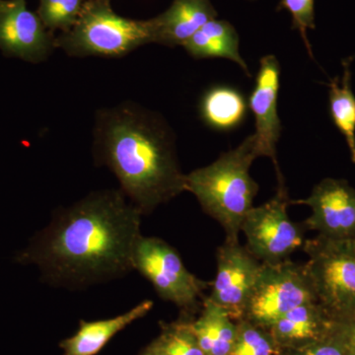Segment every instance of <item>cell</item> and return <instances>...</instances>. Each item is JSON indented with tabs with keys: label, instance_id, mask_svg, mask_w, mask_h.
I'll use <instances>...</instances> for the list:
<instances>
[{
	"label": "cell",
	"instance_id": "cell-10",
	"mask_svg": "<svg viewBox=\"0 0 355 355\" xmlns=\"http://www.w3.org/2000/svg\"><path fill=\"white\" fill-rule=\"evenodd\" d=\"M291 203L310 207L312 214L304 224L318 235L335 240L355 238V189L345 180H322L309 197Z\"/></svg>",
	"mask_w": 355,
	"mask_h": 355
},
{
	"label": "cell",
	"instance_id": "cell-18",
	"mask_svg": "<svg viewBox=\"0 0 355 355\" xmlns=\"http://www.w3.org/2000/svg\"><path fill=\"white\" fill-rule=\"evenodd\" d=\"M191 327L203 354L230 355L237 324L225 310L205 297L202 314L191 322Z\"/></svg>",
	"mask_w": 355,
	"mask_h": 355
},
{
	"label": "cell",
	"instance_id": "cell-2",
	"mask_svg": "<svg viewBox=\"0 0 355 355\" xmlns=\"http://www.w3.org/2000/svg\"><path fill=\"white\" fill-rule=\"evenodd\" d=\"M93 153L142 216L186 191L171 130L164 119L139 105L123 103L98 112Z\"/></svg>",
	"mask_w": 355,
	"mask_h": 355
},
{
	"label": "cell",
	"instance_id": "cell-23",
	"mask_svg": "<svg viewBox=\"0 0 355 355\" xmlns=\"http://www.w3.org/2000/svg\"><path fill=\"white\" fill-rule=\"evenodd\" d=\"M286 9L291 14L292 29L298 30L304 42L306 48L313 58L311 44L307 37L308 30H314L315 0H280L277 10Z\"/></svg>",
	"mask_w": 355,
	"mask_h": 355
},
{
	"label": "cell",
	"instance_id": "cell-17",
	"mask_svg": "<svg viewBox=\"0 0 355 355\" xmlns=\"http://www.w3.org/2000/svg\"><path fill=\"white\" fill-rule=\"evenodd\" d=\"M200 118L207 127L218 132L235 130L247 118L246 98L238 89L216 85L205 91L200 99Z\"/></svg>",
	"mask_w": 355,
	"mask_h": 355
},
{
	"label": "cell",
	"instance_id": "cell-6",
	"mask_svg": "<svg viewBox=\"0 0 355 355\" xmlns=\"http://www.w3.org/2000/svg\"><path fill=\"white\" fill-rule=\"evenodd\" d=\"M133 270L153 284L159 297L187 314L202 305L203 292L210 286L189 272L177 250L157 237L139 238L133 254Z\"/></svg>",
	"mask_w": 355,
	"mask_h": 355
},
{
	"label": "cell",
	"instance_id": "cell-19",
	"mask_svg": "<svg viewBox=\"0 0 355 355\" xmlns=\"http://www.w3.org/2000/svg\"><path fill=\"white\" fill-rule=\"evenodd\" d=\"M354 57L343 60V74L342 81L336 77L331 80L329 101L333 123L340 130L347 146L350 158L355 164V96L352 89V65Z\"/></svg>",
	"mask_w": 355,
	"mask_h": 355
},
{
	"label": "cell",
	"instance_id": "cell-11",
	"mask_svg": "<svg viewBox=\"0 0 355 355\" xmlns=\"http://www.w3.org/2000/svg\"><path fill=\"white\" fill-rule=\"evenodd\" d=\"M55 37L27 0H0V50L29 62H42L55 48Z\"/></svg>",
	"mask_w": 355,
	"mask_h": 355
},
{
	"label": "cell",
	"instance_id": "cell-24",
	"mask_svg": "<svg viewBox=\"0 0 355 355\" xmlns=\"http://www.w3.org/2000/svg\"><path fill=\"white\" fill-rule=\"evenodd\" d=\"M350 352L352 350L345 338L343 323H340L330 335L307 347L296 349L292 355H350Z\"/></svg>",
	"mask_w": 355,
	"mask_h": 355
},
{
	"label": "cell",
	"instance_id": "cell-8",
	"mask_svg": "<svg viewBox=\"0 0 355 355\" xmlns=\"http://www.w3.org/2000/svg\"><path fill=\"white\" fill-rule=\"evenodd\" d=\"M288 205L291 200L286 184H279L275 197L261 207H254L242 222L241 232L246 236L247 249L261 263L288 260L291 254L304 245L305 224L289 218Z\"/></svg>",
	"mask_w": 355,
	"mask_h": 355
},
{
	"label": "cell",
	"instance_id": "cell-15",
	"mask_svg": "<svg viewBox=\"0 0 355 355\" xmlns=\"http://www.w3.org/2000/svg\"><path fill=\"white\" fill-rule=\"evenodd\" d=\"M153 308L151 300H144L123 314L99 321H80L73 336L60 343L64 355H96L116 334L133 322L146 317Z\"/></svg>",
	"mask_w": 355,
	"mask_h": 355
},
{
	"label": "cell",
	"instance_id": "cell-13",
	"mask_svg": "<svg viewBox=\"0 0 355 355\" xmlns=\"http://www.w3.org/2000/svg\"><path fill=\"white\" fill-rule=\"evenodd\" d=\"M338 324L319 302H309L289 311L268 330L280 347L296 350L330 335Z\"/></svg>",
	"mask_w": 355,
	"mask_h": 355
},
{
	"label": "cell",
	"instance_id": "cell-27",
	"mask_svg": "<svg viewBox=\"0 0 355 355\" xmlns=\"http://www.w3.org/2000/svg\"><path fill=\"white\" fill-rule=\"evenodd\" d=\"M350 355H355V352H350Z\"/></svg>",
	"mask_w": 355,
	"mask_h": 355
},
{
	"label": "cell",
	"instance_id": "cell-3",
	"mask_svg": "<svg viewBox=\"0 0 355 355\" xmlns=\"http://www.w3.org/2000/svg\"><path fill=\"white\" fill-rule=\"evenodd\" d=\"M261 157L254 133L216 161L186 174V191L197 198L203 211L225 231L226 242H239L242 222L253 209L259 184L250 176L254 159Z\"/></svg>",
	"mask_w": 355,
	"mask_h": 355
},
{
	"label": "cell",
	"instance_id": "cell-25",
	"mask_svg": "<svg viewBox=\"0 0 355 355\" xmlns=\"http://www.w3.org/2000/svg\"><path fill=\"white\" fill-rule=\"evenodd\" d=\"M343 329H345V335L349 349L352 352H355V317L349 322L343 323Z\"/></svg>",
	"mask_w": 355,
	"mask_h": 355
},
{
	"label": "cell",
	"instance_id": "cell-4",
	"mask_svg": "<svg viewBox=\"0 0 355 355\" xmlns=\"http://www.w3.org/2000/svg\"><path fill=\"white\" fill-rule=\"evenodd\" d=\"M156 43L153 18L135 20L114 12L111 0H86L76 24L55 39L69 57L121 58Z\"/></svg>",
	"mask_w": 355,
	"mask_h": 355
},
{
	"label": "cell",
	"instance_id": "cell-21",
	"mask_svg": "<svg viewBox=\"0 0 355 355\" xmlns=\"http://www.w3.org/2000/svg\"><path fill=\"white\" fill-rule=\"evenodd\" d=\"M86 0H39L37 14L53 33L67 32L76 24Z\"/></svg>",
	"mask_w": 355,
	"mask_h": 355
},
{
	"label": "cell",
	"instance_id": "cell-1",
	"mask_svg": "<svg viewBox=\"0 0 355 355\" xmlns=\"http://www.w3.org/2000/svg\"><path fill=\"white\" fill-rule=\"evenodd\" d=\"M142 214L121 190L92 191L60 209L16 257L44 282L70 291L125 277L141 237Z\"/></svg>",
	"mask_w": 355,
	"mask_h": 355
},
{
	"label": "cell",
	"instance_id": "cell-16",
	"mask_svg": "<svg viewBox=\"0 0 355 355\" xmlns=\"http://www.w3.org/2000/svg\"><path fill=\"white\" fill-rule=\"evenodd\" d=\"M183 48L195 58H227L251 76L246 62L239 53L238 33L227 21L216 18L210 20L184 44Z\"/></svg>",
	"mask_w": 355,
	"mask_h": 355
},
{
	"label": "cell",
	"instance_id": "cell-26",
	"mask_svg": "<svg viewBox=\"0 0 355 355\" xmlns=\"http://www.w3.org/2000/svg\"><path fill=\"white\" fill-rule=\"evenodd\" d=\"M140 355H164L162 349H161L160 345H159L157 338L151 343L148 347H146Z\"/></svg>",
	"mask_w": 355,
	"mask_h": 355
},
{
	"label": "cell",
	"instance_id": "cell-20",
	"mask_svg": "<svg viewBox=\"0 0 355 355\" xmlns=\"http://www.w3.org/2000/svg\"><path fill=\"white\" fill-rule=\"evenodd\" d=\"M230 355H282V347L270 331L246 319L238 321Z\"/></svg>",
	"mask_w": 355,
	"mask_h": 355
},
{
	"label": "cell",
	"instance_id": "cell-14",
	"mask_svg": "<svg viewBox=\"0 0 355 355\" xmlns=\"http://www.w3.org/2000/svg\"><path fill=\"white\" fill-rule=\"evenodd\" d=\"M217 12L210 0H174L164 12L153 18L156 44L183 46Z\"/></svg>",
	"mask_w": 355,
	"mask_h": 355
},
{
	"label": "cell",
	"instance_id": "cell-9",
	"mask_svg": "<svg viewBox=\"0 0 355 355\" xmlns=\"http://www.w3.org/2000/svg\"><path fill=\"white\" fill-rule=\"evenodd\" d=\"M217 272L207 299L242 320L252 291L260 275L261 263L240 243L226 242L216 252Z\"/></svg>",
	"mask_w": 355,
	"mask_h": 355
},
{
	"label": "cell",
	"instance_id": "cell-22",
	"mask_svg": "<svg viewBox=\"0 0 355 355\" xmlns=\"http://www.w3.org/2000/svg\"><path fill=\"white\" fill-rule=\"evenodd\" d=\"M193 321H180L164 324L157 338L164 355H205L191 327Z\"/></svg>",
	"mask_w": 355,
	"mask_h": 355
},
{
	"label": "cell",
	"instance_id": "cell-28",
	"mask_svg": "<svg viewBox=\"0 0 355 355\" xmlns=\"http://www.w3.org/2000/svg\"></svg>",
	"mask_w": 355,
	"mask_h": 355
},
{
	"label": "cell",
	"instance_id": "cell-7",
	"mask_svg": "<svg viewBox=\"0 0 355 355\" xmlns=\"http://www.w3.org/2000/svg\"><path fill=\"white\" fill-rule=\"evenodd\" d=\"M309 302L318 299L305 263L289 260L261 263L243 319L268 330L289 311Z\"/></svg>",
	"mask_w": 355,
	"mask_h": 355
},
{
	"label": "cell",
	"instance_id": "cell-5",
	"mask_svg": "<svg viewBox=\"0 0 355 355\" xmlns=\"http://www.w3.org/2000/svg\"><path fill=\"white\" fill-rule=\"evenodd\" d=\"M305 263L318 302L336 321L355 317V238L335 240L317 235L306 240Z\"/></svg>",
	"mask_w": 355,
	"mask_h": 355
},
{
	"label": "cell",
	"instance_id": "cell-12",
	"mask_svg": "<svg viewBox=\"0 0 355 355\" xmlns=\"http://www.w3.org/2000/svg\"><path fill=\"white\" fill-rule=\"evenodd\" d=\"M280 81V65L272 55L261 60L254 87L249 99V107L256 120V135L261 156L272 159L277 168V180L282 181L277 159V144L282 133V123L277 113Z\"/></svg>",
	"mask_w": 355,
	"mask_h": 355
}]
</instances>
